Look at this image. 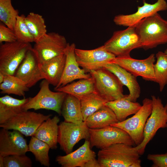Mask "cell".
Instances as JSON below:
<instances>
[{
	"label": "cell",
	"instance_id": "74e56055",
	"mask_svg": "<svg viewBox=\"0 0 167 167\" xmlns=\"http://www.w3.org/2000/svg\"><path fill=\"white\" fill-rule=\"evenodd\" d=\"M84 167H101V166L97 160L95 158L88 161L85 164Z\"/></svg>",
	"mask_w": 167,
	"mask_h": 167
},
{
	"label": "cell",
	"instance_id": "7a4b0ae2",
	"mask_svg": "<svg viewBox=\"0 0 167 167\" xmlns=\"http://www.w3.org/2000/svg\"><path fill=\"white\" fill-rule=\"evenodd\" d=\"M140 156L135 147L118 143L100 150L97 160L101 167H129Z\"/></svg>",
	"mask_w": 167,
	"mask_h": 167
},
{
	"label": "cell",
	"instance_id": "ab89813d",
	"mask_svg": "<svg viewBox=\"0 0 167 167\" xmlns=\"http://www.w3.org/2000/svg\"><path fill=\"white\" fill-rule=\"evenodd\" d=\"M0 167H4V156L0 155Z\"/></svg>",
	"mask_w": 167,
	"mask_h": 167
},
{
	"label": "cell",
	"instance_id": "e0dca14e",
	"mask_svg": "<svg viewBox=\"0 0 167 167\" xmlns=\"http://www.w3.org/2000/svg\"><path fill=\"white\" fill-rule=\"evenodd\" d=\"M143 5L138 6L137 11L132 14H120L115 16L113 22L118 25L125 27L135 26L143 19L151 16L158 11L167 10V3L165 0H158L155 3L151 4L143 0Z\"/></svg>",
	"mask_w": 167,
	"mask_h": 167
},
{
	"label": "cell",
	"instance_id": "f546056e",
	"mask_svg": "<svg viewBox=\"0 0 167 167\" xmlns=\"http://www.w3.org/2000/svg\"><path fill=\"white\" fill-rule=\"evenodd\" d=\"M1 93L24 96L28 88L21 79L14 75H5L4 81L0 84Z\"/></svg>",
	"mask_w": 167,
	"mask_h": 167
},
{
	"label": "cell",
	"instance_id": "7c38bea8",
	"mask_svg": "<svg viewBox=\"0 0 167 167\" xmlns=\"http://www.w3.org/2000/svg\"><path fill=\"white\" fill-rule=\"evenodd\" d=\"M89 128L85 122L80 124L61 122L58 127V142L66 154L72 152L74 146L82 139L89 140Z\"/></svg>",
	"mask_w": 167,
	"mask_h": 167
},
{
	"label": "cell",
	"instance_id": "4fadbf2b",
	"mask_svg": "<svg viewBox=\"0 0 167 167\" xmlns=\"http://www.w3.org/2000/svg\"><path fill=\"white\" fill-rule=\"evenodd\" d=\"M155 54H151L143 59H136L130 56L116 57L111 62L115 63L136 77L140 76L144 80L155 82L154 70Z\"/></svg>",
	"mask_w": 167,
	"mask_h": 167
},
{
	"label": "cell",
	"instance_id": "3957f363",
	"mask_svg": "<svg viewBox=\"0 0 167 167\" xmlns=\"http://www.w3.org/2000/svg\"><path fill=\"white\" fill-rule=\"evenodd\" d=\"M94 83L95 92L107 101L124 97V86L117 76L104 67L89 72Z\"/></svg>",
	"mask_w": 167,
	"mask_h": 167
},
{
	"label": "cell",
	"instance_id": "277c9868",
	"mask_svg": "<svg viewBox=\"0 0 167 167\" xmlns=\"http://www.w3.org/2000/svg\"><path fill=\"white\" fill-rule=\"evenodd\" d=\"M49 84L46 79H43L41 83L38 92L33 97L28 98V101L23 106V110L46 109L54 111L61 115L62 104L67 94L52 91L49 88Z\"/></svg>",
	"mask_w": 167,
	"mask_h": 167
},
{
	"label": "cell",
	"instance_id": "603a6c76",
	"mask_svg": "<svg viewBox=\"0 0 167 167\" xmlns=\"http://www.w3.org/2000/svg\"><path fill=\"white\" fill-rule=\"evenodd\" d=\"M28 98L21 99L6 95L0 98V124L4 123L23 111V106Z\"/></svg>",
	"mask_w": 167,
	"mask_h": 167
},
{
	"label": "cell",
	"instance_id": "f35d334b",
	"mask_svg": "<svg viewBox=\"0 0 167 167\" xmlns=\"http://www.w3.org/2000/svg\"><path fill=\"white\" fill-rule=\"evenodd\" d=\"M141 166V160L139 159L131 165L129 167H140Z\"/></svg>",
	"mask_w": 167,
	"mask_h": 167
},
{
	"label": "cell",
	"instance_id": "836d02e7",
	"mask_svg": "<svg viewBox=\"0 0 167 167\" xmlns=\"http://www.w3.org/2000/svg\"><path fill=\"white\" fill-rule=\"evenodd\" d=\"M25 16L22 14L18 15L13 29L17 41L25 43L34 42V39L30 32L25 21Z\"/></svg>",
	"mask_w": 167,
	"mask_h": 167
},
{
	"label": "cell",
	"instance_id": "d590c367",
	"mask_svg": "<svg viewBox=\"0 0 167 167\" xmlns=\"http://www.w3.org/2000/svg\"><path fill=\"white\" fill-rule=\"evenodd\" d=\"M17 41L14 30L5 24L0 23V43H10Z\"/></svg>",
	"mask_w": 167,
	"mask_h": 167
},
{
	"label": "cell",
	"instance_id": "d6a6232c",
	"mask_svg": "<svg viewBox=\"0 0 167 167\" xmlns=\"http://www.w3.org/2000/svg\"><path fill=\"white\" fill-rule=\"evenodd\" d=\"M19 11L15 9L11 3V0H0V20L13 30Z\"/></svg>",
	"mask_w": 167,
	"mask_h": 167
},
{
	"label": "cell",
	"instance_id": "4dcf8cb0",
	"mask_svg": "<svg viewBox=\"0 0 167 167\" xmlns=\"http://www.w3.org/2000/svg\"><path fill=\"white\" fill-rule=\"evenodd\" d=\"M25 21L35 42L46 34V27L42 16L31 12L25 17Z\"/></svg>",
	"mask_w": 167,
	"mask_h": 167
},
{
	"label": "cell",
	"instance_id": "ac0fdd59",
	"mask_svg": "<svg viewBox=\"0 0 167 167\" xmlns=\"http://www.w3.org/2000/svg\"><path fill=\"white\" fill-rule=\"evenodd\" d=\"M76 48L74 43H68L65 50L66 61L62 76L55 89L64 86L77 79L90 78V74L86 73L85 70L81 69L75 57V50Z\"/></svg>",
	"mask_w": 167,
	"mask_h": 167
},
{
	"label": "cell",
	"instance_id": "7402d4cb",
	"mask_svg": "<svg viewBox=\"0 0 167 167\" xmlns=\"http://www.w3.org/2000/svg\"><path fill=\"white\" fill-rule=\"evenodd\" d=\"M59 121V118L56 115L52 118H49L40 125L34 136L47 143L50 149H56L58 143V124Z\"/></svg>",
	"mask_w": 167,
	"mask_h": 167
},
{
	"label": "cell",
	"instance_id": "e575fe53",
	"mask_svg": "<svg viewBox=\"0 0 167 167\" xmlns=\"http://www.w3.org/2000/svg\"><path fill=\"white\" fill-rule=\"evenodd\" d=\"M4 167H31L32 161L26 154L4 156Z\"/></svg>",
	"mask_w": 167,
	"mask_h": 167
},
{
	"label": "cell",
	"instance_id": "cb8c5ba5",
	"mask_svg": "<svg viewBox=\"0 0 167 167\" xmlns=\"http://www.w3.org/2000/svg\"><path fill=\"white\" fill-rule=\"evenodd\" d=\"M127 95L119 99L108 101L105 105L110 108L115 114L119 122L126 119L129 116L135 113L141 108L139 103L128 100Z\"/></svg>",
	"mask_w": 167,
	"mask_h": 167
},
{
	"label": "cell",
	"instance_id": "8992f818",
	"mask_svg": "<svg viewBox=\"0 0 167 167\" xmlns=\"http://www.w3.org/2000/svg\"><path fill=\"white\" fill-rule=\"evenodd\" d=\"M152 110L146 121L143 130L142 142L135 147L140 155L143 154L147 144L160 128H167V103L164 105L159 97L151 96Z\"/></svg>",
	"mask_w": 167,
	"mask_h": 167
},
{
	"label": "cell",
	"instance_id": "484cf974",
	"mask_svg": "<svg viewBox=\"0 0 167 167\" xmlns=\"http://www.w3.org/2000/svg\"><path fill=\"white\" fill-rule=\"evenodd\" d=\"M84 122L90 129L101 128L118 122L113 111L105 105L88 116Z\"/></svg>",
	"mask_w": 167,
	"mask_h": 167
},
{
	"label": "cell",
	"instance_id": "8fae6325",
	"mask_svg": "<svg viewBox=\"0 0 167 167\" xmlns=\"http://www.w3.org/2000/svg\"><path fill=\"white\" fill-rule=\"evenodd\" d=\"M51 116V114L23 111L4 123L0 124V127L18 131L26 136H32L40 125Z\"/></svg>",
	"mask_w": 167,
	"mask_h": 167
},
{
	"label": "cell",
	"instance_id": "5b68a950",
	"mask_svg": "<svg viewBox=\"0 0 167 167\" xmlns=\"http://www.w3.org/2000/svg\"><path fill=\"white\" fill-rule=\"evenodd\" d=\"M32 47L30 43L16 41L4 43L0 46V72L14 75L27 52Z\"/></svg>",
	"mask_w": 167,
	"mask_h": 167
},
{
	"label": "cell",
	"instance_id": "52a82bcc",
	"mask_svg": "<svg viewBox=\"0 0 167 167\" xmlns=\"http://www.w3.org/2000/svg\"><path fill=\"white\" fill-rule=\"evenodd\" d=\"M105 49L116 57L130 56L134 49L142 48L139 37L135 26L115 31L104 45Z\"/></svg>",
	"mask_w": 167,
	"mask_h": 167
},
{
	"label": "cell",
	"instance_id": "4316f807",
	"mask_svg": "<svg viewBox=\"0 0 167 167\" xmlns=\"http://www.w3.org/2000/svg\"><path fill=\"white\" fill-rule=\"evenodd\" d=\"M55 90L72 95L80 100L83 97L95 92L94 81L91 76L89 78L81 79Z\"/></svg>",
	"mask_w": 167,
	"mask_h": 167
},
{
	"label": "cell",
	"instance_id": "44dd1931",
	"mask_svg": "<svg viewBox=\"0 0 167 167\" xmlns=\"http://www.w3.org/2000/svg\"><path fill=\"white\" fill-rule=\"evenodd\" d=\"M65 61L64 53L40 65L45 79L50 84L55 87L58 85L62 75Z\"/></svg>",
	"mask_w": 167,
	"mask_h": 167
},
{
	"label": "cell",
	"instance_id": "2e32d148",
	"mask_svg": "<svg viewBox=\"0 0 167 167\" xmlns=\"http://www.w3.org/2000/svg\"><path fill=\"white\" fill-rule=\"evenodd\" d=\"M14 75L23 81L29 88L40 80L45 79L32 48L27 52Z\"/></svg>",
	"mask_w": 167,
	"mask_h": 167
},
{
	"label": "cell",
	"instance_id": "60d3db41",
	"mask_svg": "<svg viewBox=\"0 0 167 167\" xmlns=\"http://www.w3.org/2000/svg\"><path fill=\"white\" fill-rule=\"evenodd\" d=\"M5 75L3 73L0 72V84L2 83L4 81Z\"/></svg>",
	"mask_w": 167,
	"mask_h": 167
},
{
	"label": "cell",
	"instance_id": "9a60e30c",
	"mask_svg": "<svg viewBox=\"0 0 167 167\" xmlns=\"http://www.w3.org/2000/svg\"><path fill=\"white\" fill-rule=\"evenodd\" d=\"M23 135L17 130L10 131L2 128L0 131V155L26 154L29 152L28 145Z\"/></svg>",
	"mask_w": 167,
	"mask_h": 167
},
{
	"label": "cell",
	"instance_id": "ba28073f",
	"mask_svg": "<svg viewBox=\"0 0 167 167\" xmlns=\"http://www.w3.org/2000/svg\"><path fill=\"white\" fill-rule=\"evenodd\" d=\"M152 109V99L144 98L140 109L132 117L110 125L120 128L126 131L136 145L140 144L144 139L143 130L146 121Z\"/></svg>",
	"mask_w": 167,
	"mask_h": 167
},
{
	"label": "cell",
	"instance_id": "83f0119b",
	"mask_svg": "<svg viewBox=\"0 0 167 167\" xmlns=\"http://www.w3.org/2000/svg\"><path fill=\"white\" fill-rule=\"evenodd\" d=\"M107 102L95 92L82 97L80 99V102L84 121L105 105Z\"/></svg>",
	"mask_w": 167,
	"mask_h": 167
},
{
	"label": "cell",
	"instance_id": "f1b7e54d",
	"mask_svg": "<svg viewBox=\"0 0 167 167\" xmlns=\"http://www.w3.org/2000/svg\"><path fill=\"white\" fill-rule=\"evenodd\" d=\"M29 151L34 155L36 161L42 165H50L49 152L50 147L46 143L34 136H31L28 144Z\"/></svg>",
	"mask_w": 167,
	"mask_h": 167
},
{
	"label": "cell",
	"instance_id": "6da1fadb",
	"mask_svg": "<svg viewBox=\"0 0 167 167\" xmlns=\"http://www.w3.org/2000/svg\"><path fill=\"white\" fill-rule=\"evenodd\" d=\"M135 26L144 49L167 43V21L158 12L143 19Z\"/></svg>",
	"mask_w": 167,
	"mask_h": 167
},
{
	"label": "cell",
	"instance_id": "b9f144b4",
	"mask_svg": "<svg viewBox=\"0 0 167 167\" xmlns=\"http://www.w3.org/2000/svg\"><path fill=\"white\" fill-rule=\"evenodd\" d=\"M164 53L167 55V48L164 51Z\"/></svg>",
	"mask_w": 167,
	"mask_h": 167
},
{
	"label": "cell",
	"instance_id": "1f68e13d",
	"mask_svg": "<svg viewBox=\"0 0 167 167\" xmlns=\"http://www.w3.org/2000/svg\"><path fill=\"white\" fill-rule=\"evenodd\" d=\"M155 57L157 59L154 65L155 82L159 84L161 92L167 84V56L164 52L159 51Z\"/></svg>",
	"mask_w": 167,
	"mask_h": 167
},
{
	"label": "cell",
	"instance_id": "5bb4252c",
	"mask_svg": "<svg viewBox=\"0 0 167 167\" xmlns=\"http://www.w3.org/2000/svg\"><path fill=\"white\" fill-rule=\"evenodd\" d=\"M75 57L79 66L86 72L102 67L116 58L107 51L104 45L93 49L85 50L75 48Z\"/></svg>",
	"mask_w": 167,
	"mask_h": 167
},
{
	"label": "cell",
	"instance_id": "9c48e42d",
	"mask_svg": "<svg viewBox=\"0 0 167 167\" xmlns=\"http://www.w3.org/2000/svg\"><path fill=\"white\" fill-rule=\"evenodd\" d=\"M90 146L101 149L118 143L131 146L135 144L129 134L123 130L111 125L99 129L89 128Z\"/></svg>",
	"mask_w": 167,
	"mask_h": 167
},
{
	"label": "cell",
	"instance_id": "d4e9b609",
	"mask_svg": "<svg viewBox=\"0 0 167 167\" xmlns=\"http://www.w3.org/2000/svg\"><path fill=\"white\" fill-rule=\"evenodd\" d=\"M61 114L65 122L77 124L82 123L84 121L80 100L72 95L67 94L62 106Z\"/></svg>",
	"mask_w": 167,
	"mask_h": 167
},
{
	"label": "cell",
	"instance_id": "d6986e66",
	"mask_svg": "<svg viewBox=\"0 0 167 167\" xmlns=\"http://www.w3.org/2000/svg\"><path fill=\"white\" fill-rule=\"evenodd\" d=\"M96 157L95 152L91 150L89 140L75 151L65 156H58L55 161L62 167H84L89 160Z\"/></svg>",
	"mask_w": 167,
	"mask_h": 167
},
{
	"label": "cell",
	"instance_id": "8d00e7d4",
	"mask_svg": "<svg viewBox=\"0 0 167 167\" xmlns=\"http://www.w3.org/2000/svg\"><path fill=\"white\" fill-rule=\"evenodd\" d=\"M147 158L152 162V167H167V152L164 154H148Z\"/></svg>",
	"mask_w": 167,
	"mask_h": 167
},
{
	"label": "cell",
	"instance_id": "ffe728a7",
	"mask_svg": "<svg viewBox=\"0 0 167 167\" xmlns=\"http://www.w3.org/2000/svg\"><path fill=\"white\" fill-rule=\"evenodd\" d=\"M103 67L115 75L123 85L128 88L129 94L127 95L126 98L131 101L136 102L141 93L140 88L137 77L115 63H108Z\"/></svg>",
	"mask_w": 167,
	"mask_h": 167
},
{
	"label": "cell",
	"instance_id": "30bf717a",
	"mask_svg": "<svg viewBox=\"0 0 167 167\" xmlns=\"http://www.w3.org/2000/svg\"><path fill=\"white\" fill-rule=\"evenodd\" d=\"M35 43L32 49L39 65L64 53L68 43L63 36L55 32L47 33Z\"/></svg>",
	"mask_w": 167,
	"mask_h": 167
}]
</instances>
